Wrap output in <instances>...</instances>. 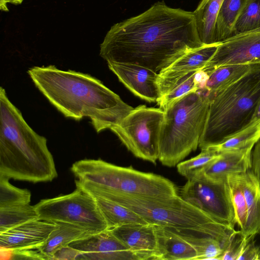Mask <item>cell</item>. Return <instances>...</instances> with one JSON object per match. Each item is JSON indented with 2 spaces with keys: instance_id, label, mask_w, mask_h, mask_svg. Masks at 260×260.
<instances>
[{
  "instance_id": "obj_24",
  "label": "cell",
  "mask_w": 260,
  "mask_h": 260,
  "mask_svg": "<svg viewBox=\"0 0 260 260\" xmlns=\"http://www.w3.org/2000/svg\"><path fill=\"white\" fill-rule=\"evenodd\" d=\"M251 1H223L215 23V35L217 43L233 36L234 27L237 20Z\"/></svg>"
},
{
  "instance_id": "obj_8",
  "label": "cell",
  "mask_w": 260,
  "mask_h": 260,
  "mask_svg": "<svg viewBox=\"0 0 260 260\" xmlns=\"http://www.w3.org/2000/svg\"><path fill=\"white\" fill-rule=\"evenodd\" d=\"M164 116L160 108L140 105L110 129L135 156L155 164Z\"/></svg>"
},
{
  "instance_id": "obj_28",
  "label": "cell",
  "mask_w": 260,
  "mask_h": 260,
  "mask_svg": "<svg viewBox=\"0 0 260 260\" xmlns=\"http://www.w3.org/2000/svg\"><path fill=\"white\" fill-rule=\"evenodd\" d=\"M198 71L189 72L179 77L169 91L161 96L157 101L159 108L164 110L177 99L199 89L195 75Z\"/></svg>"
},
{
  "instance_id": "obj_19",
  "label": "cell",
  "mask_w": 260,
  "mask_h": 260,
  "mask_svg": "<svg viewBox=\"0 0 260 260\" xmlns=\"http://www.w3.org/2000/svg\"><path fill=\"white\" fill-rule=\"evenodd\" d=\"M242 188L247 209L244 236L260 234V183L251 170L242 174Z\"/></svg>"
},
{
  "instance_id": "obj_6",
  "label": "cell",
  "mask_w": 260,
  "mask_h": 260,
  "mask_svg": "<svg viewBox=\"0 0 260 260\" xmlns=\"http://www.w3.org/2000/svg\"><path fill=\"white\" fill-rule=\"evenodd\" d=\"M210 98L199 145L201 150L220 144L254 121L260 102V69L248 73Z\"/></svg>"
},
{
  "instance_id": "obj_11",
  "label": "cell",
  "mask_w": 260,
  "mask_h": 260,
  "mask_svg": "<svg viewBox=\"0 0 260 260\" xmlns=\"http://www.w3.org/2000/svg\"><path fill=\"white\" fill-rule=\"evenodd\" d=\"M239 63L260 64V31L233 36L219 42L202 70L207 73L220 66Z\"/></svg>"
},
{
  "instance_id": "obj_10",
  "label": "cell",
  "mask_w": 260,
  "mask_h": 260,
  "mask_svg": "<svg viewBox=\"0 0 260 260\" xmlns=\"http://www.w3.org/2000/svg\"><path fill=\"white\" fill-rule=\"evenodd\" d=\"M179 195L217 221L235 228V214L226 182L211 181L201 173L187 180Z\"/></svg>"
},
{
  "instance_id": "obj_31",
  "label": "cell",
  "mask_w": 260,
  "mask_h": 260,
  "mask_svg": "<svg viewBox=\"0 0 260 260\" xmlns=\"http://www.w3.org/2000/svg\"><path fill=\"white\" fill-rule=\"evenodd\" d=\"M10 179L0 175V208L9 206L29 204L30 192L12 185Z\"/></svg>"
},
{
  "instance_id": "obj_13",
  "label": "cell",
  "mask_w": 260,
  "mask_h": 260,
  "mask_svg": "<svg viewBox=\"0 0 260 260\" xmlns=\"http://www.w3.org/2000/svg\"><path fill=\"white\" fill-rule=\"evenodd\" d=\"M107 63L110 70L133 94L148 102H157L160 97L159 74L133 63Z\"/></svg>"
},
{
  "instance_id": "obj_2",
  "label": "cell",
  "mask_w": 260,
  "mask_h": 260,
  "mask_svg": "<svg viewBox=\"0 0 260 260\" xmlns=\"http://www.w3.org/2000/svg\"><path fill=\"white\" fill-rule=\"evenodd\" d=\"M34 83L65 117L90 119L100 133L119 123L134 108L91 75L49 65L27 71Z\"/></svg>"
},
{
  "instance_id": "obj_16",
  "label": "cell",
  "mask_w": 260,
  "mask_h": 260,
  "mask_svg": "<svg viewBox=\"0 0 260 260\" xmlns=\"http://www.w3.org/2000/svg\"><path fill=\"white\" fill-rule=\"evenodd\" d=\"M218 44L204 45L188 51L159 74L160 97L167 93L181 76L204 69L215 52Z\"/></svg>"
},
{
  "instance_id": "obj_3",
  "label": "cell",
  "mask_w": 260,
  "mask_h": 260,
  "mask_svg": "<svg viewBox=\"0 0 260 260\" xmlns=\"http://www.w3.org/2000/svg\"><path fill=\"white\" fill-rule=\"evenodd\" d=\"M0 175L32 183L57 177L45 137L35 132L0 88Z\"/></svg>"
},
{
  "instance_id": "obj_23",
  "label": "cell",
  "mask_w": 260,
  "mask_h": 260,
  "mask_svg": "<svg viewBox=\"0 0 260 260\" xmlns=\"http://www.w3.org/2000/svg\"><path fill=\"white\" fill-rule=\"evenodd\" d=\"M110 230L131 223L149 224L133 210L113 201L93 197Z\"/></svg>"
},
{
  "instance_id": "obj_34",
  "label": "cell",
  "mask_w": 260,
  "mask_h": 260,
  "mask_svg": "<svg viewBox=\"0 0 260 260\" xmlns=\"http://www.w3.org/2000/svg\"><path fill=\"white\" fill-rule=\"evenodd\" d=\"M246 236L239 230L231 241L230 245L224 250L220 260H237L240 254Z\"/></svg>"
},
{
  "instance_id": "obj_27",
  "label": "cell",
  "mask_w": 260,
  "mask_h": 260,
  "mask_svg": "<svg viewBox=\"0 0 260 260\" xmlns=\"http://www.w3.org/2000/svg\"><path fill=\"white\" fill-rule=\"evenodd\" d=\"M242 174L229 175L226 178L234 209L236 224L242 233L245 230L247 219V209L242 188Z\"/></svg>"
},
{
  "instance_id": "obj_4",
  "label": "cell",
  "mask_w": 260,
  "mask_h": 260,
  "mask_svg": "<svg viewBox=\"0 0 260 260\" xmlns=\"http://www.w3.org/2000/svg\"><path fill=\"white\" fill-rule=\"evenodd\" d=\"M79 187L93 197L113 201L133 210L149 224L181 235L213 238L220 243L224 251L238 231L214 219L179 194L148 196L107 191L85 186Z\"/></svg>"
},
{
  "instance_id": "obj_1",
  "label": "cell",
  "mask_w": 260,
  "mask_h": 260,
  "mask_svg": "<svg viewBox=\"0 0 260 260\" xmlns=\"http://www.w3.org/2000/svg\"><path fill=\"white\" fill-rule=\"evenodd\" d=\"M193 12L163 2L114 24L100 45L107 62L128 63L160 74L188 51L204 45Z\"/></svg>"
},
{
  "instance_id": "obj_18",
  "label": "cell",
  "mask_w": 260,
  "mask_h": 260,
  "mask_svg": "<svg viewBox=\"0 0 260 260\" xmlns=\"http://www.w3.org/2000/svg\"><path fill=\"white\" fill-rule=\"evenodd\" d=\"M155 225L159 260L197 259L194 246L183 236L172 230Z\"/></svg>"
},
{
  "instance_id": "obj_25",
  "label": "cell",
  "mask_w": 260,
  "mask_h": 260,
  "mask_svg": "<svg viewBox=\"0 0 260 260\" xmlns=\"http://www.w3.org/2000/svg\"><path fill=\"white\" fill-rule=\"evenodd\" d=\"M259 139L260 119H258L253 121L247 127L220 144L207 148L217 152L253 148Z\"/></svg>"
},
{
  "instance_id": "obj_36",
  "label": "cell",
  "mask_w": 260,
  "mask_h": 260,
  "mask_svg": "<svg viewBox=\"0 0 260 260\" xmlns=\"http://www.w3.org/2000/svg\"><path fill=\"white\" fill-rule=\"evenodd\" d=\"M253 147L251 153V171L260 183V139Z\"/></svg>"
},
{
  "instance_id": "obj_39",
  "label": "cell",
  "mask_w": 260,
  "mask_h": 260,
  "mask_svg": "<svg viewBox=\"0 0 260 260\" xmlns=\"http://www.w3.org/2000/svg\"><path fill=\"white\" fill-rule=\"evenodd\" d=\"M256 31H260V28H258L256 30H255L254 31H250V32H256Z\"/></svg>"
},
{
  "instance_id": "obj_33",
  "label": "cell",
  "mask_w": 260,
  "mask_h": 260,
  "mask_svg": "<svg viewBox=\"0 0 260 260\" xmlns=\"http://www.w3.org/2000/svg\"><path fill=\"white\" fill-rule=\"evenodd\" d=\"M255 236H246L237 260L260 259V247L255 244Z\"/></svg>"
},
{
  "instance_id": "obj_9",
  "label": "cell",
  "mask_w": 260,
  "mask_h": 260,
  "mask_svg": "<svg viewBox=\"0 0 260 260\" xmlns=\"http://www.w3.org/2000/svg\"><path fill=\"white\" fill-rule=\"evenodd\" d=\"M35 207L41 219L71 223L91 234L108 229L95 198L79 187L69 194L41 200Z\"/></svg>"
},
{
  "instance_id": "obj_29",
  "label": "cell",
  "mask_w": 260,
  "mask_h": 260,
  "mask_svg": "<svg viewBox=\"0 0 260 260\" xmlns=\"http://www.w3.org/2000/svg\"><path fill=\"white\" fill-rule=\"evenodd\" d=\"M197 156L177 164L178 172L187 180L194 177L202 172L210 163L220 156V153L206 148L201 150Z\"/></svg>"
},
{
  "instance_id": "obj_7",
  "label": "cell",
  "mask_w": 260,
  "mask_h": 260,
  "mask_svg": "<svg viewBox=\"0 0 260 260\" xmlns=\"http://www.w3.org/2000/svg\"><path fill=\"white\" fill-rule=\"evenodd\" d=\"M71 171L76 185L128 194L164 196L179 194L169 179L132 167H123L101 159H84L74 162Z\"/></svg>"
},
{
  "instance_id": "obj_22",
  "label": "cell",
  "mask_w": 260,
  "mask_h": 260,
  "mask_svg": "<svg viewBox=\"0 0 260 260\" xmlns=\"http://www.w3.org/2000/svg\"><path fill=\"white\" fill-rule=\"evenodd\" d=\"M224 0H201L193 11L198 34L205 45L218 43L215 27L217 16Z\"/></svg>"
},
{
  "instance_id": "obj_30",
  "label": "cell",
  "mask_w": 260,
  "mask_h": 260,
  "mask_svg": "<svg viewBox=\"0 0 260 260\" xmlns=\"http://www.w3.org/2000/svg\"><path fill=\"white\" fill-rule=\"evenodd\" d=\"M260 28V0H251L237 20L233 36Z\"/></svg>"
},
{
  "instance_id": "obj_21",
  "label": "cell",
  "mask_w": 260,
  "mask_h": 260,
  "mask_svg": "<svg viewBox=\"0 0 260 260\" xmlns=\"http://www.w3.org/2000/svg\"><path fill=\"white\" fill-rule=\"evenodd\" d=\"M45 242L38 248L42 259H52L58 250L69 246L73 241L93 234L74 224L58 222Z\"/></svg>"
},
{
  "instance_id": "obj_32",
  "label": "cell",
  "mask_w": 260,
  "mask_h": 260,
  "mask_svg": "<svg viewBox=\"0 0 260 260\" xmlns=\"http://www.w3.org/2000/svg\"><path fill=\"white\" fill-rule=\"evenodd\" d=\"M181 235L189 241L196 248L198 252L197 259H220L224 249L220 243L216 239L211 237Z\"/></svg>"
},
{
  "instance_id": "obj_5",
  "label": "cell",
  "mask_w": 260,
  "mask_h": 260,
  "mask_svg": "<svg viewBox=\"0 0 260 260\" xmlns=\"http://www.w3.org/2000/svg\"><path fill=\"white\" fill-rule=\"evenodd\" d=\"M210 103L208 91L199 89L175 100L163 110L158 160L177 165L199 146Z\"/></svg>"
},
{
  "instance_id": "obj_12",
  "label": "cell",
  "mask_w": 260,
  "mask_h": 260,
  "mask_svg": "<svg viewBox=\"0 0 260 260\" xmlns=\"http://www.w3.org/2000/svg\"><path fill=\"white\" fill-rule=\"evenodd\" d=\"M69 246L79 251V259L137 260L128 248L108 230L73 241Z\"/></svg>"
},
{
  "instance_id": "obj_17",
  "label": "cell",
  "mask_w": 260,
  "mask_h": 260,
  "mask_svg": "<svg viewBox=\"0 0 260 260\" xmlns=\"http://www.w3.org/2000/svg\"><path fill=\"white\" fill-rule=\"evenodd\" d=\"M252 149L219 152L220 156L201 173L208 179L218 182H225L229 175L245 173L251 170Z\"/></svg>"
},
{
  "instance_id": "obj_15",
  "label": "cell",
  "mask_w": 260,
  "mask_h": 260,
  "mask_svg": "<svg viewBox=\"0 0 260 260\" xmlns=\"http://www.w3.org/2000/svg\"><path fill=\"white\" fill-rule=\"evenodd\" d=\"M110 231L128 248L137 260H159L154 224L131 223Z\"/></svg>"
},
{
  "instance_id": "obj_35",
  "label": "cell",
  "mask_w": 260,
  "mask_h": 260,
  "mask_svg": "<svg viewBox=\"0 0 260 260\" xmlns=\"http://www.w3.org/2000/svg\"><path fill=\"white\" fill-rule=\"evenodd\" d=\"M80 255L79 251L67 246L56 251L53 259H79Z\"/></svg>"
},
{
  "instance_id": "obj_20",
  "label": "cell",
  "mask_w": 260,
  "mask_h": 260,
  "mask_svg": "<svg viewBox=\"0 0 260 260\" xmlns=\"http://www.w3.org/2000/svg\"><path fill=\"white\" fill-rule=\"evenodd\" d=\"M260 69V64L239 63L220 66L207 73L205 88L211 97L235 83L248 73Z\"/></svg>"
},
{
  "instance_id": "obj_14",
  "label": "cell",
  "mask_w": 260,
  "mask_h": 260,
  "mask_svg": "<svg viewBox=\"0 0 260 260\" xmlns=\"http://www.w3.org/2000/svg\"><path fill=\"white\" fill-rule=\"evenodd\" d=\"M57 225V222L38 218L0 233V249L19 250L38 248Z\"/></svg>"
},
{
  "instance_id": "obj_26",
  "label": "cell",
  "mask_w": 260,
  "mask_h": 260,
  "mask_svg": "<svg viewBox=\"0 0 260 260\" xmlns=\"http://www.w3.org/2000/svg\"><path fill=\"white\" fill-rule=\"evenodd\" d=\"M39 218L34 206L29 204L0 208V233Z\"/></svg>"
},
{
  "instance_id": "obj_37",
  "label": "cell",
  "mask_w": 260,
  "mask_h": 260,
  "mask_svg": "<svg viewBox=\"0 0 260 260\" xmlns=\"http://www.w3.org/2000/svg\"><path fill=\"white\" fill-rule=\"evenodd\" d=\"M23 0H0V9L3 11H8L7 4L18 5L21 4Z\"/></svg>"
},
{
  "instance_id": "obj_38",
  "label": "cell",
  "mask_w": 260,
  "mask_h": 260,
  "mask_svg": "<svg viewBox=\"0 0 260 260\" xmlns=\"http://www.w3.org/2000/svg\"><path fill=\"white\" fill-rule=\"evenodd\" d=\"M258 119H260V102L258 105L257 108L255 112L254 121Z\"/></svg>"
}]
</instances>
